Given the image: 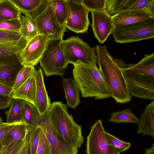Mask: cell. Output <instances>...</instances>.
Returning <instances> with one entry per match:
<instances>
[{"label": "cell", "mask_w": 154, "mask_h": 154, "mask_svg": "<svg viewBox=\"0 0 154 154\" xmlns=\"http://www.w3.org/2000/svg\"><path fill=\"white\" fill-rule=\"evenodd\" d=\"M96 62L102 76L112 97L116 102L126 103L131 101V96L128 89L122 69L127 64L122 60L112 57L108 52L106 45H97Z\"/></svg>", "instance_id": "1"}, {"label": "cell", "mask_w": 154, "mask_h": 154, "mask_svg": "<svg viewBox=\"0 0 154 154\" xmlns=\"http://www.w3.org/2000/svg\"><path fill=\"white\" fill-rule=\"evenodd\" d=\"M128 89L131 96L154 99V53L146 54L136 63L127 65L122 69Z\"/></svg>", "instance_id": "2"}, {"label": "cell", "mask_w": 154, "mask_h": 154, "mask_svg": "<svg viewBox=\"0 0 154 154\" xmlns=\"http://www.w3.org/2000/svg\"><path fill=\"white\" fill-rule=\"evenodd\" d=\"M72 64L73 80L83 97L102 100L112 97L96 63L85 64L78 61Z\"/></svg>", "instance_id": "3"}, {"label": "cell", "mask_w": 154, "mask_h": 154, "mask_svg": "<svg viewBox=\"0 0 154 154\" xmlns=\"http://www.w3.org/2000/svg\"><path fill=\"white\" fill-rule=\"evenodd\" d=\"M49 117L57 134L65 143L79 148L84 138L82 127L74 121L67 106L61 102H53L48 111Z\"/></svg>", "instance_id": "4"}, {"label": "cell", "mask_w": 154, "mask_h": 154, "mask_svg": "<svg viewBox=\"0 0 154 154\" xmlns=\"http://www.w3.org/2000/svg\"><path fill=\"white\" fill-rule=\"evenodd\" d=\"M63 38H51L39 63L45 76L53 75L63 76L68 63L64 55Z\"/></svg>", "instance_id": "5"}, {"label": "cell", "mask_w": 154, "mask_h": 154, "mask_svg": "<svg viewBox=\"0 0 154 154\" xmlns=\"http://www.w3.org/2000/svg\"><path fill=\"white\" fill-rule=\"evenodd\" d=\"M65 57L68 64L79 61L85 64L96 63V48H91L79 36H72L63 41Z\"/></svg>", "instance_id": "6"}, {"label": "cell", "mask_w": 154, "mask_h": 154, "mask_svg": "<svg viewBox=\"0 0 154 154\" xmlns=\"http://www.w3.org/2000/svg\"><path fill=\"white\" fill-rule=\"evenodd\" d=\"M115 41L126 43L153 38L154 19L130 26L114 28L112 33Z\"/></svg>", "instance_id": "7"}, {"label": "cell", "mask_w": 154, "mask_h": 154, "mask_svg": "<svg viewBox=\"0 0 154 154\" xmlns=\"http://www.w3.org/2000/svg\"><path fill=\"white\" fill-rule=\"evenodd\" d=\"M101 119L91 127L87 137L86 154H119L123 150L109 144L107 141Z\"/></svg>", "instance_id": "8"}, {"label": "cell", "mask_w": 154, "mask_h": 154, "mask_svg": "<svg viewBox=\"0 0 154 154\" xmlns=\"http://www.w3.org/2000/svg\"><path fill=\"white\" fill-rule=\"evenodd\" d=\"M34 20L38 34H45L54 38H63L66 31V26L59 22L50 2L45 10Z\"/></svg>", "instance_id": "9"}, {"label": "cell", "mask_w": 154, "mask_h": 154, "mask_svg": "<svg viewBox=\"0 0 154 154\" xmlns=\"http://www.w3.org/2000/svg\"><path fill=\"white\" fill-rule=\"evenodd\" d=\"M52 38L38 34L29 41L18 55L24 66H34L39 63L49 40Z\"/></svg>", "instance_id": "10"}, {"label": "cell", "mask_w": 154, "mask_h": 154, "mask_svg": "<svg viewBox=\"0 0 154 154\" xmlns=\"http://www.w3.org/2000/svg\"><path fill=\"white\" fill-rule=\"evenodd\" d=\"M68 7L67 18L65 24L66 27L76 33H84L88 30L90 12L82 3H75L66 0Z\"/></svg>", "instance_id": "11"}, {"label": "cell", "mask_w": 154, "mask_h": 154, "mask_svg": "<svg viewBox=\"0 0 154 154\" xmlns=\"http://www.w3.org/2000/svg\"><path fill=\"white\" fill-rule=\"evenodd\" d=\"M38 126L46 136L50 144L51 154H77L78 148L65 143L57 134L48 111L43 115Z\"/></svg>", "instance_id": "12"}, {"label": "cell", "mask_w": 154, "mask_h": 154, "mask_svg": "<svg viewBox=\"0 0 154 154\" xmlns=\"http://www.w3.org/2000/svg\"><path fill=\"white\" fill-rule=\"evenodd\" d=\"M91 26L94 36L100 44H103L112 33L114 26L112 16L106 10L92 11Z\"/></svg>", "instance_id": "13"}, {"label": "cell", "mask_w": 154, "mask_h": 154, "mask_svg": "<svg viewBox=\"0 0 154 154\" xmlns=\"http://www.w3.org/2000/svg\"><path fill=\"white\" fill-rule=\"evenodd\" d=\"M24 66L18 54L0 58V83L13 88L18 72Z\"/></svg>", "instance_id": "14"}, {"label": "cell", "mask_w": 154, "mask_h": 154, "mask_svg": "<svg viewBox=\"0 0 154 154\" xmlns=\"http://www.w3.org/2000/svg\"><path fill=\"white\" fill-rule=\"evenodd\" d=\"M112 17L114 28L128 26L154 19V17L144 9L122 12L113 15Z\"/></svg>", "instance_id": "15"}, {"label": "cell", "mask_w": 154, "mask_h": 154, "mask_svg": "<svg viewBox=\"0 0 154 154\" xmlns=\"http://www.w3.org/2000/svg\"><path fill=\"white\" fill-rule=\"evenodd\" d=\"M151 0H106V11L111 15L122 12L136 9H144L148 12Z\"/></svg>", "instance_id": "16"}, {"label": "cell", "mask_w": 154, "mask_h": 154, "mask_svg": "<svg viewBox=\"0 0 154 154\" xmlns=\"http://www.w3.org/2000/svg\"><path fill=\"white\" fill-rule=\"evenodd\" d=\"M36 107L41 115H45L51 105L50 99L45 88L42 69L38 68L35 70Z\"/></svg>", "instance_id": "17"}, {"label": "cell", "mask_w": 154, "mask_h": 154, "mask_svg": "<svg viewBox=\"0 0 154 154\" xmlns=\"http://www.w3.org/2000/svg\"><path fill=\"white\" fill-rule=\"evenodd\" d=\"M21 14L34 20L46 8L50 0H10Z\"/></svg>", "instance_id": "18"}, {"label": "cell", "mask_w": 154, "mask_h": 154, "mask_svg": "<svg viewBox=\"0 0 154 154\" xmlns=\"http://www.w3.org/2000/svg\"><path fill=\"white\" fill-rule=\"evenodd\" d=\"M36 91L35 74L14 91L11 97L13 99H18L28 101L36 107Z\"/></svg>", "instance_id": "19"}, {"label": "cell", "mask_w": 154, "mask_h": 154, "mask_svg": "<svg viewBox=\"0 0 154 154\" xmlns=\"http://www.w3.org/2000/svg\"><path fill=\"white\" fill-rule=\"evenodd\" d=\"M138 125L137 133L147 134L154 137V101L146 107L141 114Z\"/></svg>", "instance_id": "20"}, {"label": "cell", "mask_w": 154, "mask_h": 154, "mask_svg": "<svg viewBox=\"0 0 154 154\" xmlns=\"http://www.w3.org/2000/svg\"><path fill=\"white\" fill-rule=\"evenodd\" d=\"M42 116L34 105L23 100L22 122L26 124L28 129L38 127Z\"/></svg>", "instance_id": "21"}, {"label": "cell", "mask_w": 154, "mask_h": 154, "mask_svg": "<svg viewBox=\"0 0 154 154\" xmlns=\"http://www.w3.org/2000/svg\"><path fill=\"white\" fill-rule=\"evenodd\" d=\"M62 84L67 106L74 109L80 103L79 88L74 80L71 78L63 79Z\"/></svg>", "instance_id": "22"}, {"label": "cell", "mask_w": 154, "mask_h": 154, "mask_svg": "<svg viewBox=\"0 0 154 154\" xmlns=\"http://www.w3.org/2000/svg\"><path fill=\"white\" fill-rule=\"evenodd\" d=\"M20 28L19 32L27 42L38 35L33 19L26 15H20Z\"/></svg>", "instance_id": "23"}, {"label": "cell", "mask_w": 154, "mask_h": 154, "mask_svg": "<svg viewBox=\"0 0 154 154\" xmlns=\"http://www.w3.org/2000/svg\"><path fill=\"white\" fill-rule=\"evenodd\" d=\"M23 100L13 99L9 109L5 111L6 123H17L22 122Z\"/></svg>", "instance_id": "24"}, {"label": "cell", "mask_w": 154, "mask_h": 154, "mask_svg": "<svg viewBox=\"0 0 154 154\" xmlns=\"http://www.w3.org/2000/svg\"><path fill=\"white\" fill-rule=\"evenodd\" d=\"M27 42L19 32L0 29V43L26 45Z\"/></svg>", "instance_id": "25"}, {"label": "cell", "mask_w": 154, "mask_h": 154, "mask_svg": "<svg viewBox=\"0 0 154 154\" xmlns=\"http://www.w3.org/2000/svg\"><path fill=\"white\" fill-rule=\"evenodd\" d=\"M109 122L116 123L130 122L138 124L139 119L129 108L112 112Z\"/></svg>", "instance_id": "26"}, {"label": "cell", "mask_w": 154, "mask_h": 154, "mask_svg": "<svg viewBox=\"0 0 154 154\" xmlns=\"http://www.w3.org/2000/svg\"><path fill=\"white\" fill-rule=\"evenodd\" d=\"M50 3L59 22L62 26L65 25L68 11L66 0H50Z\"/></svg>", "instance_id": "27"}, {"label": "cell", "mask_w": 154, "mask_h": 154, "mask_svg": "<svg viewBox=\"0 0 154 154\" xmlns=\"http://www.w3.org/2000/svg\"><path fill=\"white\" fill-rule=\"evenodd\" d=\"M28 132V129L26 124L23 122L18 123L10 131L3 144L12 141L24 140L26 138Z\"/></svg>", "instance_id": "28"}, {"label": "cell", "mask_w": 154, "mask_h": 154, "mask_svg": "<svg viewBox=\"0 0 154 154\" xmlns=\"http://www.w3.org/2000/svg\"><path fill=\"white\" fill-rule=\"evenodd\" d=\"M0 14L9 20L20 17L21 14L10 0L0 1Z\"/></svg>", "instance_id": "29"}, {"label": "cell", "mask_w": 154, "mask_h": 154, "mask_svg": "<svg viewBox=\"0 0 154 154\" xmlns=\"http://www.w3.org/2000/svg\"><path fill=\"white\" fill-rule=\"evenodd\" d=\"M34 66H24L18 72L13 87V91L18 88L30 76L35 74Z\"/></svg>", "instance_id": "30"}, {"label": "cell", "mask_w": 154, "mask_h": 154, "mask_svg": "<svg viewBox=\"0 0 154 154\" xmlns=\"http://www.w3.org/2000/svg\"><path fill=\"white\" fill-rule=\"evenodd\" d=\"M28 135L24 140L11 141L0 145V154H18L25 143Z\"/></svg>", "instance_id": "31"}, {"label": "cell", "mask_w": 154, "mask_h": 154, "mask_svg": "<svg viewBox=\"0 0 154 154\" xmlns=\"http://www.w3.org/2000/svg\"><path fill=\"white\" fill-rule=\"evenodd\" d=\"M26 45L0 43V58L18 54Z\"/></svg>", "instance_id": "32"}, {"label": "cell", "mask_w": 154, "mask_h": 154, "mask_svg": "<svg viewBox=\"0 0 154 154\" xmlns=\"http://www.w3.org/2000/svg\"><path fill=\"white\" fill-rule=\"evenodd\" d=\"M35 154H51L49 143L45 134L40 127L39 143Z\"/></svg>", "instance_id": "33"}, {"label": "cell", "mask_w": 154, "mask_h": 154, "mask_svg": "<svg viewBox=\"0 0 154 154\" xmlns=\"http://www.w3.org/2000/svg\"><path fill=\"white\" fill-rule=\"evenodd\" d=\"M39 126L28 129V139L31 154H35L39 140Z\"/></svg>", "instance_id": "34"}, {"label": "cell", "mask_w": 154, "mask_h": 154, "mask_svg": "<svg viewBox=\"0 0 154 154\" xmlns=\"http://www.w3.org/2000/svg\"><path fill=\"white\" fill-rule=\"evenodd\" d=\"M82 3L90 11L106 10V0H82Z\"/></svg>", "instance_id": "35"}, {"label": "cell", "mask_w": 154, "mask_h": 154, "mask_svg": "<svg viewBox=\"0 0 154 154\" xmlns=\"http://www.w3.org/2000/svg\"><path fill=\"white\" fill-rule=\"evenodd\" d=\"M105 134L106 140L109 144L124 151L129 149L131 146V143L122 141L106 131Z\"/></svg>", "instance_id": "36"}, {"label": "cell", "mask_w": 154, "mask_h": 154, "mask_svg": "<svg viewBox=\"0 0 154 154\" xmlns=\"http://www.w3.org/2000/svg\"><path fill=\"white\" fill-rule=\"evenodd\" d=\"M20 26V18L0 22V29L2 30L19 32Z\"/></svg>", "instance_id": "37"}, {"label": "cell", "mask_w": 154, "mask_h": 154, "mask_svg": "<svg viewBox=\"0 0 154 154\" xmlns=\"http://www.w3.org/2000/svg\"><path fill=\"white\" fill-rule=\"evenodd\" d=\"M17 123L9 124L3 122L0 124V145L4 143L7 139L10 131Z\"/></svg>", "instance_id": "38"}, {"label": "cell", "mask_w": 154, "mask_h": 154, "mask_svg": "<svg viewBox=\"0 0 154 154\" xmlns=\"http://www.w3.org/2000/svg\"><path fill=\"white\" fill-rule=\"evenodd\" d=\"M12 99L11 96L0 94V109L8 108L10 106Z\"/></svg>", "instance_id": "39"}, {"label": "cell", "mask_w": 154, "mask_h": 154, "mask_svg": "<svg viewBox=\"0 0 154 154\" xmlns=\"http://www.w3.org/2000/svg\"><path fill=\"white\" fill-rule=\"evenodd\" d=\"M13 92L12 88L0 83V94L11 96Z\"/></svg>", "instance_id": "40"}, {"label": "cell", "mask_w": 154, "mask_h": 154, "mask_svg": "<svg viewBox=\"0 0 154 154\" xmlns=\"http://www.w3.org/2000/svg\"><path fill=\"white\" fill-rule=\"evenodd\" d=\"M18 154H31L28 135L25 143Z\"/></svg>", "instance_id": "41"}, {"label": "cell", "mask_w": 154, "mask_h": 154, "mask_svg": "<svg viewBox=\"0 0 154 154\" xmlns=\"http://www.w3.org/2000/svg\"><path fill=\"white\" fill-rule=\"evenodd\" d=\"M144 154H154V144H152L150 148L146 149Z\"/></svg>", "instance_id": "42"}, {"label": "cell", "mask_w": 154, "mask_h": 154, "mask_svg": "<svg viewBox=\"0 0 154 154\" xmlns=\"http://www.w3.org/2000/svg\"><path fill=\"white\" fill-rule=\"evenodd\" d=\"M6 17L0 14V22L8 20Z\"/></svg>", "instance_id": "43"}, {"label": "cell", "mask_w": 154, "mask_h": 154, "mask_svg": "<svg viewBox=\"0 0 154 154\" xmlns=\"http://www.w3.org/2000/svg\"><path fill=\"white\" fill-rule=\"evenodd\" d=\"M3 120L2 118L0 117V124L3 122Z\"/></svg>", "instance_id": "44"}, {"label": "cell", "mask_w": 154, "mask_h": 154, "mask_svg": "<svg viewBox=\"0 0 154 154\" xmlns=\"http://www.w3.org/2000/svg\"><path fill=\"white\" fill-rule=\"evenodd\" d=\"M0 148H1V146L0 145Z\"/></svg>", "instance_id": "45"}]
</instances>
